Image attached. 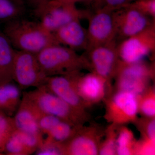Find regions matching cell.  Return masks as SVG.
<instances>
[{"mask_svg": "<svg viewBox=\"0 0 155 155\" xmlns=\"http://www.w3.org/2000/svg\"><path fill=\"white\" fill-rule=\"evenodd\" d=\"M40 113V111L22 94L20 105L13 116L16 129L44 137L38 124V117Z\"/></svg>", "mask_w": 155, "mask_h": 155, "instance_id": "14", "label": "cell"}, {"mask_svg": "<svg viewBox=\"0 0 155 155\" xmlns=\"http://www.w3.org/2000/svg\"><path fill=\"white\" fill-rule=\"evenodd\" d=\"M107 81L94 72L81 75L77 83L78 94L84 101L96 102L104 97L106 84Z\"/></svg>", "mask_w": 155, "mask_h": 155, "instance_id": "15", "label": "cell"}, {"mask_svg": "<svg viewBox=\"0 0 155 155\" xmlns=\"http://www.w3.org/2000/svg\"><path fill=\"white\" fill-rule=\"evenodd\" d=\"M138 153L143 155H153L155 153V140L148 139L141 147Z\"/></svg>", "mask_w": 155, "mask_h": 155, "instance_id": "30", "label": "cell"}, {"mask_svg": "<svg viewBox=\"0 0 155 155\" xmlns=\"http://www.w3.org/2000/svg\"><path fill=\"white\" fill-rule=\"evenodd\" d=\"M133 134L127 129H122L116 140V153L128 155L133 153Z\"/></svg>", "mask_w": 155, "mask_h": 155, "instance_id": "22", "label": "cell"}, {"mask_svg": "<svg viewBox=\"0 0 155 155\" xmlns=\"http://www.w3.org/2000/svg\"><path fill=\"white\" fill-rule=\"evenodd\" d=\"M81 126H75L67 122L61 120L45 136L44 143H65L71 138ZM43 144V143H42Z\"/></svg>", "mask_w": 155, "mask_h": 155, "instance_id": "19", "label": "cell"}, {"mask_svg": "<svg viewBox=\"0 0 155 155\" xmlns=\"http://www.w3.org/2000/svg\"><path fill=\"white\" fill-rule=\"evenodd\" d=\"M16 50L0 30V86L13 81Z\"/></svg>", "mask_w": 155, "mask_h": 155, "instance_id": "17", "label": "cell"}, {"mask_svg": "<svg viewBox=\"0 0 155 155\" xmlns=\"http://www.w3.org/2000/svg\"><path fill=\"white\" fill-rule=\"evenodd\" d=\"M35 16L46 29L54 32L73 20L88 17L90 12L78 8L75 3L58 0H36Z\"/></svg>", "mask_w": 155, "mask_h": 155, "instance_id": "3", "label": "cell"}, {"mask_svg": "<svg viewBox=\"0 0 155 155\" xmlns=\"http://www.w3.org/2000/svg\"><path fill=\"white\" fill-rule=\"evenodd\" d=\"M138 97L133 93L120 90L109 104L108 114L110 118L118 123L135 119L139 108Z\"/></svg>", "mask_w": 155, "mask_h": 155, "instance_id": "12", "label": "cell"}, {"mask_svg": "<svg viewBox=\"0 0 155 155\" xmlns=\"http://www.w3.org/2000/svg\"><path fill=\"white\" fill-rule=\"evenodd\" d=\"M81 71L47 77L44 86L77 110L83 113L84 102L78 94L77 83Z\"/></svg>", "mask_w": 155, "mask_h": 155, "instance_id": "10", "label": "cell"}, {"mask_svg": "<svg viewBox=\"0 0 155 155\" xmlns=\"http://www.w3.org/2000/svg\"><path fill=\"white\" fill-rule=\"evenodd\" d=\"M53 33L59 45L75 51H87L88 49L87 31L81 25L79 19L69 22Z\"/></svg>", "mask_w": 155, "mask_h": 155, "instance_id": "13", "label": "cell"}, {"mask_svg": "<svg viewBox=\"0 0 155 155\" xmlns=\"http://www.w3.org/2000/svg\"><path fill=\"white\" fill-rule=\"evenodd\" d=\"M22 93L13 81L0 86V112L13 117L20 105Z\"/></svg>", "mask_w": 155, "mask_h": 155, "instance_id": "18", "label": "cell"}, {"mask_svg": "<svg viewBox=\"0 0 155 155\" xmlns=\"http://www.w3.org/2000/svg\"><path fill=\"white\" fill-rule=\"evenodd\" d=\"M116 40L92 48L86 56L92 72L107 81L116 75L120 60Z\"/></svg>", "mask_w": 155, "mask_h": 155, "instance_id": "7", "label": "cell"}, {"mask_svg": "<svg viewBox=\"0 0 155 155\" xmlns=\"http://www.w3.org/2000/svg\"><path fill=\"white\" fill-rule=\"evenodd\" d=\"M77 1V2H89L90 3L91 1V0H76Z\"/></svg>", "mask_w": 155, "mask_h": 155, "instance_id": "33", "label": "cell"}, {"mask_svg": "<svg viewBox=\"0 0 155 155\" xmlns=\"http://www.w3.org/2000/svg\"><path fill=\"white\" fill-rule=\"evenodd\" d=\"M88 18V27L87 29L88 41L87 50L116 40L114 11L107 9H98L90 14Z\"/></svg>", "mask_w": 155, "mask_h": 155, "instance_id": "8", "label": "cell"}, {"mask_svg": "<svg viewBox=\"0 0 155 155\" xmlns=\"http://www.w3.org/2000/svg\"><path fill=\"white\" fill-rule=\"evenodd\" d=\"M25 11L23 3L16 0H0V23L22 17Z\"/></svg>", "mask_w": 155, "mask_h": 155, "instance_id": "20", "label": "cell"}, {"mask_svg": "<svg viewBox=\"0 0 155 155\" xmlns=\"http://www.w3.org/2000/svg\"><path fill=\"white\" fill-rule=\"evenodd\" d=\"M58 1L67 3H75V4L77 3L76 0H58Z\"/></svg>", "mask_w": 155, "mask_h": 155, "instance_id": "32", "label": "cell"}, {"mask_svg": "<svg viewBox=\"0 0 155 155\" xmlns=\"http://www.w3.org/2000/svg\"><path fill=\"white\" fill-rule=\"evenodd\" d=\"M135 1V0H128V3H130L131 2H133V1Z\"/></svg>", "mask_w": 155, "mask_h": 155, "instance_id": "35", "label": "cell"}, {"mask_svg": "<svg viewBox=\"0 0 155 155\" xmlns=\"http://www.w3.org/2000/svg\"><path fill=\"white\" fill-rule=\"evenodd\" d=\"M129 3L148 17L155 19V0H135Z\"/></svg>", "mask_w": 155, "mask_h": 155, "instance_id": "26", "label": "cell"}, {"mask_svg": "<svg viewBox=\"0 0 155 155\" xmlns=\"http://www.w3.org/2000/svg\"><path fill=\"white\" fill-rule=\"evenodd\" d=\"M36 55L41 68L47 77L91 69L86 56L80 55L76 51L62 45H52Z\"/></svg>", "mask_w": 155, "mask_h": 155, "instance_id": "2", "label": "cell"}, {"mask_svg": "<svg viewBox=\"0 0 155 155\" xmlns=\"http://www.w3.org/2000/svg\"><path fill=\"white\" fill-rule=\"evenodd\" d=\"M15 130L6 141L3 150V154L29 155L28 151Z\"/></svg>", "mask_w": 155, "mask_h": 155, "instance_id": "23", "label": "cell"}, {"mask_svg": "<svg viewBox=\"0 0 155 155\" xmlns=\"http://www.w3.org/2000/svg\"><path fill=\"white\" fill-rule=\"evenodd\" d=\"M94 10L104 9L114 11L121 8L128 4V0H91Z\"/></svg>", "mask_w": 155, "mask_h": 155, "instance_id": "25", "label": "cell"}, {"mask_svg": "<svg viewBox=\"0 0 155 155\" xmlns=\"http://www.w3.org/2000/svg\"><path fill=\"white\" fill-rule=\"evenodd\" d=\"M139 108L145 116L153 117L155 115V99L154 95L150 94L147 95L142 100Z\"/></svg>", "mask_w": 155, "mask_h": 155, "instance_id": "28", "label": "cell"}, {"mask_svg": "<svg viewBox=\"0 0 155 155\" xmlns=\"http://www.w3.org/2000/svg\"><path fill=\"white\" fill-rule=\"evenodd\" d=\"M61 120H62L55 116L44 114L41 112L40 113L38 117V124L44 138L50 130Z\"/></svg>", "mask_w": 155, "mask_h": 155, "instance_id": "24", "label": "cell"}, {"mask_svg": "<svg viewBox=\"0 0 155 155\" xmlns=\"http://www.w3.org/2000/svg\"><path fill=\"white\" fill-rule=\"evenodd\" d=\"M16 1H17V2H19L23 3V2H24V1H25V0H16Z\"/></svg>", "mask_w": 155, "mask_h": 155, "instance_id": "34", "label": "cell"}, {"mask_svg": "<svg viewBox=\"0 0 155 155\" xmlns=\"http://www.w3.org/2000/svg\"><path fill=\"white\" fill-rule=\"evenodd\" d=\"M2 32L15 49L36 54L52 45L59 44L52 32L38 21L22 17L5 24Z\"/></svg>", "mask_w": 155, "mask_h": 155, "instance_id": "1", "label": "cell"}, {"mask_svg": "<svg viewBox=\"0 0 155 155\" xmlns=\"http://www.w3.org/2000/svg\"><path fill=\"white\" fill-rule=\"evenodd\" d=\"M147 134L148 139L155 140V120L150 121L147 127Z\"/></svg>", "mask_w": 155, "mask_h": 155, "instance_id": "31", "label": "cell"}, {"mask_svg": "<svg viewBox=\"0 0 155 155\" xmlns=\"http://www.w3.org/2000/svg\"><path fill=\"white\" fill-rule=\"evenodd\" d=\"M14 118L0 112V154L10 136L16 130Z\"/></svg>", "mask_w": 155, "mask_h": 155, "instance_id": "21", "label": "cell"}, {"mask_svg": "<svg viewBox=\"0 0 155 155\" xmlns=\"http://www.w3.org/2000/svg\"><path fill=\"white\" fill-rule=\"evenodd\" d=\"M22 94L42 113L55 116L75 126H81L83 113L72 107L44 86L23 91Z\"/></svg>", "mask_w": 155, "mask_h": 155, "instance_id": "4", "label": "cell"}, {"mask_svg": "<svg viewBox=\"0 0 155 155\" xmlns=\"http://www.w3.org/2000/svg\"><path fill=\"white\" fill-rule=\"evenodd\" d=\"M117 48L122 62L128 64L142 62L154 53L155 23L137 34L123 40Z\"/></svg>", "mask_w": 155, "mask_h": 155, "instance_id": "5", "label": "cell"}, {"mask_svg": "<svg viewBox=\"0 0 155 155\" xmlns=\"http://www.w3.org/2000/svg\"><path fill=\"white\" fill-rule=\"evenodd\" d=\"M37 155H64L63 145L55 143H44L37 150Z\"/></svg>", "mask_w": 155, "mask_h": 155, "instance_id": "27", "label": "cell"}, {"mask_svg": "<svg viewBox=\"0 0 155 155\" xmlns=\"http://www.w3.org/2000/svg\"><path fill=\"white\" fill-rule=\"evenodd\" d=\"M116 35L121 40L141 32L155 23L152 19L128 3L114 11Z\"/></svg>", "mask_w": 155, "mask_h": 155, "instance_id": "9", "label": "cell"}, {"mask_svg": "<svg viewBox=\"0 0 155 155\" xmlns=\"http://www.w3.org/2000/svg\"><path fill=\"white\" fill-rule=\"evenodd\" d=\"M116 140L114 137H109L103 144L99 153L100 155H112L116 153Z\"/></svg>", "mask_w": 155, "mask_h": 155, "instance_id": "29", "label": "cell"}, {"mask_svg": "<svg viewBox=\"0 0 155 155\" xmlns=\"http://www.w3.org/2000/svg\"><path fill=\"white\" fill-rule=\"evenodd\" d=\"M152 71L142 62L128 64L119 62L116 75L119 89L139 95L144 91Z\"/></svg>", "mask_w": 155, "mask_h": 155, "instance_id": "11", "label": "cell"}, {"mask_svg": "<svg viewBox=\"0 0 155 155\" xmlns=\"http://www.w3.org/2000/svg\"><path fill=\"white\" fill-rule=\"evenodd\" d=\"M47 77L41 68L36 54L16 50L13 81L22 90L44 86Z\"/></svg>", "mask_w": 155, "mask_h": 155, "instance_id": "6", "label": "cell"}, {"mask_svg": "<svg viewBox=\"0 0 155 155\" xmlns=\"http://www.w3.org/2000/svg\"><path fill=\"white\" fill-rule=\"evenodd\" d=\"M78 129L68 141L63 143L64 155H94L99 153L96 142L87 134Z\"/></svg>", "mask_w": 155, "mask_h": 155, "instance_id": "16", "label": "cell"}]
</instances>
